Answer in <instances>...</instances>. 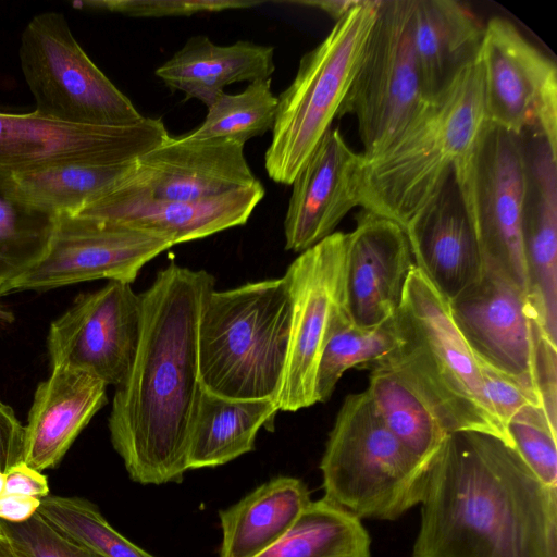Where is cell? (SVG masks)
<instances>
[{
  "label": "cell",
  "mask_w": 557,
  "mask_h": 557,
  "mask_svg": "<svg viewBox=\"0 0 557 557\" xmlns=\"http://www.w3.org/2000/svg\"><path fill=\"white\" fill-rule=\"evenodd\" d=\"M0 296H1V293H0Z\"/></svg>",
  "instance_id": "46"
},
{
  "label": "cell",
  "mask_w": 557,
  "mask_h": 557,
  "mask_svg": "<svg viewBox=\"0 0 557 557\" xmlns=\"http://www.w3.org/2000/svg\"><path fill=\"white\" fill-rule=\"evenodd\" d=\"M243 144L224 138L169 137L143 156L129 183L163 200L198 201L256 184Z\"/></svg>",
  "instance_id": "18"
},
{
  "label": "cell",
  "mask_w": 557,
  "mask_h": 557,
  "mask_svg": "<svg viewBox=\"0 0 557 557\" xmlns=\"http://www.w3.org/2000/svg\"><path fill=\"white\" fill-rule=\"evenodd\" d=\"M556 431L542 406L521 408L506 425L507 435L520 457L552 487H557Z\"/></svg>",
  "instance_id": "35"
},
{
  "label": "cell",
  "mask_w": 557,
  "mask_h": 557,
  "mask_svg": "<svg viewBox=\"0 0 557 557\" xmlns=\"http://www.w3.org/2000/svg\"><path fill=\"white\" fill-rule=\"evenodd\" d=\"M0 530L10 542L15 557H102L64 536L37 512L22 522L0 519Z\"/></svg>",
  "instance_id": "36"
},
{
  "label": "cell",
  "mask_w": 557,
  "mask_h": 557,
  "mask_svg": "<svg viewBox=\"0 0 557 557\" xmlns=\"http://www.w3.org/2000/svg\"><path fill=\"white\" fill-rule=\"evenodd\" d=\"M394 317L370 327L351 321L339 326L326 342L315 374L317 403L327 401L350 368L370 369L397 346Z\"/></svg>",
  "instance_id": "32"
},
{
  "label": "cell",
  "mask_w": 557,
  "mask_h": 557,
  "mask_svg": "<svg viewBox=\"0 0 557 557\" xmlns=\"http://www.w3.org/2000/svg\"><path fill=\"white\" fill-rule=\"evenodd\" d=\"M345 261L346 234L334 232L301 252L285 272L292 323L276 399L280 410L297 411L317 404L315 374L322 350L332 334L351 321L346 307Z\"/></svg>",
  "instance_id": "11"
},
{
  "label": "cell",
  "mask_w": 557,
  "mask_h": 557,
  "mask_svg": "<svg viewBox=\"0 0 557 557\" xmlns=\"http://www.w3.org/2000/svg\"><path fill=\"white\" fill-rule=\"evenodd\" d=\"M454 174L473 223L484 271L528 295L521 242L524 160L519 135L487 121Z\"/></svg>",
  "instance_id": "10"
},
{
  "label": "cell",
  "mask_w": 557,
  "mask_h": 557,
  "mask_svg": "<svg viewBox=\"0 0 557 557\" xmlns=\"http://www.w3.org/2000/svg\"><path fill=\"white\" fill-rule=\"evenodd\" d=\"M290 323L292 297L284 276L211 290L198 329L202 388L232 399L276 401Z\"/></svg>",
  "instance_id": "5"
},
{
  "label": "cell",
  "mask_w": 557,
  "mask_h": 557,
  "mask_svg": "<svg viewBox=\"0 0 557 557\" xmlns=\"http://www.w3.org/2000/svg\"><path fill=\"white\" fill-rule=\"evenodd\" d=\"M5 481L4 473L0 472V496L4 494Z\"/></svg>",
  "instance_id": "45"
},
{
  "label": "cell",
  "mask_w": 557,
  "mask_h": 557,
  "mask_svg": "<svg viewBox=\"0 0 557 557\" xmlns=\"http://www.w3.org/2000/svg\"><path fill=\"white\" fill-rule=\"evenodd\" d=\"M0 557H15L12 546L0 530Z\"/></svg>",
  "instance_id": "44"
},
{
  "label": "cell",
  "mask_w": 557,
  "mask_h": 557,
  "mask_svg": "<svg viewBox=\"0 0 557 557\" xmlns=\"http://www.w3.org/2000/svg\"><path fill=\"white\" fill-rule=\"evenodd\" d=\"M379 0H361L302 55L292 84L277 97L272 138L264 154L269 177L293 181L338 116L350 88Z\"/></svg>",
  "instance_id": "7"
},
{
  "label": "cell",
  "mask_w": 557,
  "mask_h": 557,
  "mask_svg": "<svg viewBox=\"0 0 557 557\" xmlns=\"http://www.w3.org/2000/svg\"><path fill=\"white\" fill-rule=\"evenodd\" d=\"M173 245L159 233L129 224L84 215H58L44 257L7 284L1 295L46 290L108 278L132 283L140 269Z\"/></svg>",
  "instance_id": "12"
},
{
  "label": "cell",
  "mask_w": 557,
  "mask_h": 557,
  "mask_svg": "<svg viewBox=\"0 0 557 557\" xmlns=\"http://www.w3.org/2000/svg\"><path fill=\"white\" fill-rule=\"evenodd\" d=\"M141 298L131 284L109 281L79 295L51 323L47 346L53 367L85 371L107 385L127 377L139 342Z\"/></svg>",
  "instance_id": "14"
},
{
  "label": "cell",
  "mask_w": 557,
  "mask_h": 557,
  "mask_svg": "<svg viewBox=\"0 0 557 557\" xmlns=\"http://www.w3.org/2000/svg\"><path fill=\"white\" fill-rule=\"evenodd\" d=\"M534 379L546 416L557 428V346L543 330L536 341Z\"/></svg>",
  "instance_id": "39"
},
{
  "label": "cell",
  "mask_w": 557,
  "mask_h": 557,
  "mask_svg": "<svg viewBox=\"0 0 557 557\" xmlns=\"http://www.w3.org/2000/svg\"><path fill=\"white\" fill-rule=\"evenodd\" d=\"M483 36L484 26L460 2L413 0V47L426 100L443 94L478 60Z\"/></svg>",
  "instance_id": "24"
},
{
  "label": "cell",
  "mask_w": 557,
  "mask_h": 557,
  "mask_svg": "<svg viewBox=\"0 0 557 557\" xmlns=\"http://www.w3.org/2000/svg\"><path fill=\"white\" fill-rule=\"evenodd\" d=\"M137 161L66 164L12 174V178L17 194L29 205L57 216L76 215L128 180Z\"/></svg>",
  "instance_id": "28"
},
{
  "label": "cell",
  "mask_w": 557,
  "mask_h": 557,
  "mask_svg": "<svg viewBox=\"0 0 557 557\" xmlns=\"http://www.w3.org/2000/svg\"><path fill=\"white\" fill-rule=\"evenodd\" d=\"M37 513L64 536L102 557H156L117 532L85 498L48 495Z\"/></svg>",
  "instance_id": "34"
},
{
  "label": "cell",
  "mask_w": 557,
  "mask_h": 557,
  "mask_svg": "<svg viewBox=\"0 0 557 557\" xmlns=\"http://www.w3.org/2000/svg\"><path fill=\"white\" fill-rule=\"evenodd\" d=\"M215 280L172 262L140 294L141 329L125 381L116 386L110 440L129 478L140 484L182 482L202 386L198 329Z\"/></svg>",
  "instance_id": "1"
},
{
  "label": "cell",
  "mask_w": 557,
  "mask_h": 557,
  "mask_svg": "<svg viewBox=\"0 0 557 557\" xmlns=\"http://www.w3.org/2000/svg\"><path fill=\"white\" fill-rule=\"evenodd\" d=\"M25 426L13 409L0 401V472L24 462Z\"/></svg>",
  "instance_id": "40"
},
{
  "label": "cell",
  "mask_w": 557,
  "mask_h": 557,
  "mask_svg": "<svg viewBox=\"0 0 557 557\" xmlns=\"http://www.w3.org/2000/svg\"><path fill=\"white\" fill-rule=\"evenodd\" d=\"M35 112L71 124L120 126L141 115L75 40L63 14L34 16L18 49Z\"/></svg>",
  "instance_id": "8"
},
{
  "label": "cell",
  "mask_w": 557,
  "mask_h": 557,
  "mask_svg": "<svg viewBox=\"0 0 557 557\" xmlns=\"http://www.w3.org/2000/svg\"><path fill=\"white\" fill-rule=\"evenodd\" d=\"M449 310L458 331L479 360L537 393L534 358L543 327L521 288L484 271L474 286L449 302Z\"/></svg>",
  "instance_id": "16"
},
{
  "label": "cell",
  "mask_w": 557,
  "mask_h": 557,
  "mask_svg": "<svg viewBox=\"0 0 557 557\" xmlns=\"http://www.w3.org/2000/svg\"><path fill=\"white\" fill-rule=\"evenodd\" d=\"M485 121L478 58L382 150L361 154L359 206L405 227L470 153Z\"/></svg>",
  "instance_id": "3"
},
{
  "label": "cell",
  "mask_w": 557,
  "mask_h": 557,
  "mask_svg": "<svg viewBox=\"0 0 557 557\" xmlns=\"http://www.w3.org/2000/svg\"><path fill=\"white\" fill-rule=\"evenodd\" d=\"M428 466L389 431L367 389L349 394L320 462L324 497L359 519L395 520L420 504Z\"/></svg>",
  "instance_id": "6"
},
{
  "label": "cell",
  "mask_w": 557,
  "mask_h": 557,
  "mask_svg": "<svg viewBox=\"0 0 557 557\" xmlns=\"http://www.w3.org/2000/svg\"><path fill=\"white\" fill-rule=\"evenodd\" d=\"M260 1L237 0H88L75 1V8L104 10L135 17L189 16L203 12L248 9Z\"/></svg>",
  "instance_id": "37"
},
{
  "label": "cell",
  "mask_w": 557,
  "mask_h": 557,
  "mask_svg": "<svg viewBox=\"0 0 557 557\" xmlns=\"http://www.w3.org/2000/svg\"><path fill=\"white\" fill-rule=\"evenodd\" d=\"M201 125L189 133L195 138H224L243 145L253 137L272 131L277 97L271 89V78L249 83L238 94L221 92L207 107Z\"/></svg>",
  "instance_id": "33"
},
{
  "label": "cell",
  "mask_w": 557,
  "mask_h": 557,
  "mask_svg": "<svg viewBox=\"0 0 557 557\" xmlns=\"http://www.w3.org/2000/svg\"><path fill=\"white\" fill-rule=\"evenodd\" d=\"M256 557H370L361 519L326 497L310 502L293 527Z\"/></svg>",
  "instance_id": "29"
},
{
  "label": "cell",
  "mask_w": 557,
  "mask_h": 557,
  "mask_svg": "<svg viewBox=\"0 0 557 557\" xmlns=\"http://www.w3.org/2000/svg\"><path fill=\"white\" fill-rule=\"evenodd\" d=\"M129 178L76 215L149 230L176 245L244 225L265 195L258 181L252 186L210 199L163 200L148 196L131 184Z\"/></svg>",
  "instance_id": "22"
},
{
  "label": "cell",
  "mask_w": 557,
  "mask_h": 557,
  "mask_svg": "<svg viewBox=\"0 0 557 557\" xmlns=\"http://www.w3.org/2000/svg\"><path fill=\"white\" fill-rule=\"evenodd\" d=\"M367 388L389 431L429 465L447 435L423 400L383 362L370 369Z\"/></svg>",
  "instance_id": "30"
},
{
  "label": "cell",
  "mask_w": 557,
  "mask_h": 557,
  "mask_svg": "<svg viewBox=\"0 0 557 557\" xmlns=\"http://www.w3.org/2000/svg\"><path fill=\"white\" fill-rule=\"evenodd\" d=\"M311 502L306 484L277 476L219 512V557H256L276 543Z\"/></svg>",
  "instance_id": "26"
},
{
  "label": "cell",
  "mask_w": 557,
  "mask_h": 557,
  "mask_svg": "<svg viewBox=\"0 0 557 557\" xmlns=\"http://www.w3.org/2000/svg\"><path fill=\"white\" fill-rule=\"evenodd\" d=\"M107 384L69 367H53L35 392L25 425L24 462L41 472L57 467L82 430L107 403Z\"/></svg>",
  "instance_id": "23"
},
{
  "label": "cell",
  "mask_w": 557,
  "mask_h": 557,
  "mask_svg": "<svg viewBox=\"0 0 557 557\" xmlns=\"http://www.w3.org/2000/svg\"><path fill=\"white\" fill-rule=\"evenodd\" d=\"M275 71L274 48L239 40L220 46L207 36L189 38L156 75L171 89L181 90L209 107L225 86L268 79Z\"/></svg>",
  "instance_id": "25"
},
{
  "label": "cell",
  "mask_w": 557,
  "mask_h": 557,
  "mask_svg": "<svg viewBox=\"0 0 557 557\" xmlns=\"http://www.w3.org/2000/svg\"><path fill=\"white\" fill-rule=\"evenodd\" d=\"M169 137L161 119L97 126L65 123L35 111L0 112V171L20 174L66 164L129 163Z\"/></svg>",
  "instance_id": "13"
},
{
  "label": "cell",
  "mask_w": 557,
  "mask_h": 557,
  "mask_svg": "<svg viewBox=\"0 0 557 557\" xmlns=\"http://www.w3.org/2000/svg\"><path fill=\"white\" fill-rule=\"evenodd\" d=\"M57 218L26 202L12 174L0 171V293L44 257Z\"/></svg>",
  "instance_id": "31"
},
{
  "label": "cell",
  "mask_w": 557,
  "mask_h": 557,
  "mask_svg": "<svg viewBox=\"0 0 557 557\" xmlns=\"http://www.w3.org/2000/svg\"><path fill=\"white\" fill-rule=\"evenodd\" d=\"M476 360L485 397L505 431L508 421L521 408L542 406L540 396L535 391L478 358Z\"/></svg>",
  "instance_id": "38"
},
{
  "label": "cell",
  "mask_w": 557,
  "mask_h": 557,
  "mask_svg": "<svg viewBox=\"0 0 557 557\" xmlns=\"http://www.w3.org/2000/svg\"><path fill=\"white\" fill-rule=\"evenodd\" d=\"M396 348L387 364L423 400L443 431H476L511 442L484 394L478 360L449 302L414 264L394 314Z\"/></svg>",
  "instance_id": "4"
},
{
  "label": "cell",
  "mask_w": 557,
  "mask_h": 557,
  "mask_svg": "<svg viewBox=\"0 0 557 557\" xmlns=\"http://www.w3.org/2000/svg\"><path fill=\"white\" fill-rule=\"evenodd\" d=\"M524 160L521 213L528 298L557 344V137L539 128L519 134Z\"/></svg>",
  "instance_id": "17"
},
{
  "label": "cell",
  "mask_w": 557,
  "mask_h": 557,
  "mask_svg": "<svg viewBox=\"0 0 557 557\" xmlns=\"http://www.w3.org/2000/svg\"><path fill=\"white\" fill-rule=\"evenodd\" d=\"M413 267L404 227L362 209L346 234V307L352 323L370 327L394 317Z\"/></svg>",
  "instance_id": "19"
},
{
  "label": "cell",
  "mask_w": 557,
  "mask_h": 557,
  "mask_svg": "<svg viewBox=\"0 0 557 557\" xmlns=\"http://www.w3.org/2000/svg\"><path fill=\"white\" fill-rule=\"evenodd\" d=\"M479 61L485 120L517 135L540 128L557 137V67L508 20L484 26Z\"/></svg>",
  "instance_id": "15"
},
{
  "label": "cell",
  "mask_w": 557,
  "mask_h": 557,
  "mask_svg": "<svg viewBox=\"0 0 557 557\" xmlns=\"http://www.w3.org/2000/svg\"><path fill=\"white\" fill-rule=\"evenodd\" d=\"M40 505V499L7 494L0 496V519L10 522H22L34 516Z\"/></svg>",
  "instance_id": "42"
},
{
  "label": "cell",
  "mask_w": 557,
  "mask_h": 557,
  "mask_svg": "<svg viewBox=\"0 0 557 557\" xmlns=\"http://www.w3.org/2000/svg\"><path fill=\"white\" fill-rule=\"evenodd\" d=\"M420 504L413 557H557V487L498 436L448 433Z\"/></svg>",
  "instance_id": "2"
},
{
  "label": "cell",
  "mask_w": 557,
  "mask_h": 557,
  "mask_svg": "<svg viewBox=\"0 0 557 557\" xmlns=\"http://www.w3.org/2000/svg\"><path fill=\"white\" fill-rule=\"evenodd\" d=\"M278 410L273 399H232L202 388L187 469L218 467L252 451L259 430H273Z\"/></svg>",
  "instance_id": "27"
},
{
  "label": "cell",
  "mask_w": 557,
  "mask_h": 557,
  "mask_svg": "<svg viewBox=\"0 0 557 557\" xmlns=\"http://www.w3.org/2000/svg\"><path fill=\"white\" fill-rule=\"evenodd\" d=\"M7 494H18L42 499L49 494L47 479L41 472L21 462L4 473Z\"/></svg>",
  "instance_id": "41"
},
{
  "label": "cell",
  "mask_w": 557,
  "mask_h": 557,
  "mask_svg": "<svg viewBox=\"0 0 557 557\" xmlns=\"http://www.w3.org/2000/svg\"><path fill=\"white\" fill-rule=\"evenodd\" d=\"M360 2L361 0H306L297 1L295 3L315 7L329 14L336 22Z\"/></svg>",
  "instance_id": "43"
},
{
  "label": "cell",
  "mask_w": 557,
  "mask_h": 557,
  "mask_svg": "<svg viewBox=\"0 0 557 557\" xmlns=\"http://www.w3.org/2000/svg\"><path fill=\"white\" fill-rule=\"evenodd\" d=\"M361 153L337 128H330L293 181L284 220L285 249L304 252L334 233L343 218L359 206Z\"/></svg>",
  "instance_id": "21"
},
{
  "label": "cell",
  "mask_w": 557,
  "mask_h": 557,
  "mask_svg": "<svg viewBox=\"0 0 557 557\" xmlns=\"http://www.w3.org/2000/svg\"><path fill=\"white\" fill-rule=\"evenodd\" d=\"M413 0H379L338 117L354 114L369 157L382 150L426 106L413 47Z\"/></svg>",
  "instance_id": "9"
},
{
  "label": "cell",
  "mask_w": 557,
  "mask_h": 557,
  "mask_svg": "<svg viewBox=\"0 0 557 557\" xmlns=\"http://www.w3.org/2000/svg\"><path fill=\"white\" fill-rule=\"evenodd\" d=\"M404 230L414 264L448 302L482 278L480 243L454 170Z\"/></svg>",
  "instance_id": "20"
}]
</instances>
